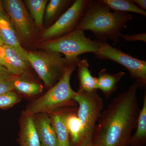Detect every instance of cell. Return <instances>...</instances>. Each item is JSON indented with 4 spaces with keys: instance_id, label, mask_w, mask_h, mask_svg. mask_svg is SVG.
<instances>
[{
    "instance_id": "6da1fadb",
    "label": "cell",
    "mask_w": 146,
    "mask_h": 146,
    "mask_svg": "<svg viewBox=\"0 0 146 146\" xmlns=\"http://www.w3.org/2000/svg\"><path fill=\"white\" fill-rule=\"evenodd\" d=\"M133 82L126 91L118 95L103 110L96 125L92 144L96 146H130L136 129L140 108Z\"/></svg>"
},
{
    "instance_id": "7a4b0ae2",
    "label": "cell",
    "mask_w": 146,
    "mask_h": 146,
    "mask_svg": "<svg viewBox=\"0 0 146 146\" xmlns=\"http://www.w3.org/2000/svg\"><path fill=\"white\" fill-rule=\"evenodd\" d=\"M133 19L130 13L111 11L102 0H90L77 29L92 32L99 42L110 40L115 44L119 42L122 30Z\"/></svg>"
},
{
    "instance_id": "3957f363",
    "label": "cell",
    "mask_w": 146,
    "mask_h": 146,
    "mask_svg": "<svg viewBox=\"0 0 146 146\" xmlns=\"http://www.w3.org/2000/svg\"><path fill=\"white\" fill-rule=\"evenodd\" d=\"M77 61L72 63L60 79L44 94L29 103L25 111L33 115L39 113L49 114L61 108L77 106L74 100L77 93L72 89L70 82Z\"/></svg>"
},
{
    "instance_id": "277c9868",
    "label": "cell",
    "mask_w": 146,
    "mask_h": 146,
    "mask_svg": "<svg viewBox=\"0 0 146 146\" xmlns=\"http://www.w3.org/2000/svg\"><path fill=\"white\" fill-rule=\"evenodd\" d=\"M100 42L86 37L83 31L76 29L62 37L45 42L40 44L44 51L63 54L66 60L77 61L78 56L83 54L95 53L99 49Z\"/></svg>"
},
{
    "instance_id": "5b68a950",
    "label": "cell",
    "mask_w": 146,
    "mask_h": 146,
    "mask_svg": "<svg viewBox=\"0 0 146 146\" xmlns=\"http://www.w3.org/2000/svg\"><path fill=\"white\" fill-rule=\"evenodd\" d=\"M27 58L48 89L60 79L67 68L74 62L66 60L60 53L48 51L28 52Z\"/></svg>"
},
{
    "instance_id": "8992f818",
    "label": "cell",
    "mask_w": 146,
    "mask_h": 146,
    "mask_svg": "<svg viewBox=\"0 0 146 146\" xmlns=\"http://www.w3.org/2000/svg\"><path fill=\"white\" fill-rule=\"evenodd\" d=\"M77 93L74 100L78 105V115L86 146L92 144L96 125L103 110V100L97 90L87 92L78 89Z\"/></svg>"
},
{
    "instance_id": "52a82bcc",
    "label": "cell",
    "mask_w": 146,
    "mask_h": 146,
    "mask_svg": "<svg viewBox=\"0 0 146 146\" xmlns=\"http://www.w3.org/2000/svg\"><path fill=\"white\" fill-rule=\"evenodd\" d=\"M96 58L101 60H109L120 64L129 72L131 77L135 79L139 88L146 85V61L138 59L106 42H100L99 48L94 53Z\"/></svg>"
},
{
    "instance_id": "ba28073f",
    "label": "cell",
    "mask_w": 146,
    "mask_h": 146,
    "mask_svg": "<svg viewBox=\"0 0 146 146\" xmlns=\"http://www.w3.org/2000/svg\"><path fill=\"white\" fill-rule=\"evenodd\" d=\"M90 0H76L70 7L41 36L42 40H51L62 37L77 29L89 5Z\"/></svg>"
},
{
    "instance_id": "9c48e42d",
    "label": "cell",
    "mask_w": 146,
    "mask_h": 146,
    "mask_svg": "<svg viewBox=\"0 0 146 146\" xmlns=\"http://www.w3.org/2000/svg\"><path fill=\"white\" fill-rule=\"evenodd\" d=\"M3 8L7 14L18 38L26 42L31 38L33 25L26 7L21 0L1 1Z\"/></svg>"
},
{
    "instance_id": "30bf717a",
    "label": "cell",
    "mask_w": 146,
    "mask_h": 146,
    "mask_svg": "<svg viewBox=\"0 0 146 146\" xmlns=\"http://www.w3.org/2000/svg\"><path fill=\"white\" fill-rule=\"evenodd\" d=\"M0 65L15 76L27 72L30 64L27 56L16 48L3 44L0 47Z\"/></svg>"
},
{
    "instance_id": "8fae6325",
    "label": "cell",
    "mask_w": 146,
    "mask_h": 146,
    "mask_svg": "<svg viewBox=\"0 0 146 146\" xmlns=\"http://www.w3.org/2000/svg\"><path fill=\"white\" fill-rule=\"evenodd\" d=\"M78 106L60 108L70 137V146H85L80 121L78 115Z\"/></svg>"
},
{
    "instance_id": "7c38bea8",
    "label": "cell",
    "mask_w": 146,
    "mask_h": 146,
    "mask_svg": "<svg viewBox=\"0 0 146 146\" xmlns=\"http://www.w3.org/2000/svg\"><path fill=\"white\" fill-rule=\"evenodd\" d=\"M20 131L17 141L19 146H42L33 115L24 110L19 121Z\"/></svg>"
},
{
    "instance_id": "4fadbf2b",
    "label": "cell",
    "mask_w": 146,
    "mask_h": 146,
    "mask_svg": "<svg viewBox=\"0 0 146 146\" xmlns=\"http://www.w3.org/2000/svg\"><path fill=\"white\" fill-rule=\"evenodd\" d=\"M35 127L42 146H58L57 137L49 114L33 115Z\"/></svg>"
},
{
    "instance_id": "5bb4252c",
    "label": "cell",
    "mask_w": 146,
    "mask_h": 146,
    "mask_svg": "<svg viewBox=\"0 0 146 146\" xmlns=\"http://www.w3.org/2000/svg\"><path fill=\"white\" fill-rule=\"evenodd\" d=\"M0 37L3 44L16 49L27 56L28 52L21 46L18 35L3 8L0 9Z\"/></svg>"
},
{
    "instance_id": "9a60e30c",
    "label": "cell",
    "mask_w": 146,
    "mask_h": 146,
    "mask_svg": "<svg viewBox=\"0 0 146 146\" xmlns=\"http://www.w3.org/2000/svg\"><path fill=\"white\" fill-rule=\"evenodd\" d=\"M27 74V72L20 76H14L13 91H16L20 96L30 98L41 94L44 88L41 84L29 77Z\"/></svg>"
},
{
    "instance_id": "2e32d148",
    "label": "cell",
    "mask_w": 146,
    "mask_h": 146,
    "mask_svg": "<svg viewBox=\"0 0 146 146\" xmlns=\"http://www.w3.org/2000/svg\"><path fill=\"white\" fill-rule=\"evenodd\" d=\"M125 74L124 72L110 74L106 69H102L97 78V90H101L106 98H109L118 89V83Z\"/></svg>"
},
{
    "instance_id": "e0dca14e",
    "label": "cell",
    "mask_w": 146,
    "mask_h": 146,
    "mask_svg": "<svg viewBox=\"0 0 146 146\" xmlns=\"http://www.w3.org/2000/svg\"><path fill=\"white\" fill-rule=\"evenodd\" d=\"M78 76L79 82V90L86 92H93L97 89V78L91 75L89 65L86 58L79 59L77 62Z\"/></svg>"
},
{
    "instance_id": "ac0fdd59",
    "label": "cell",
    "mask_w": 146,
    "mask_h": 146,
    "mask_svg": "<svg viewBox=\"0 0 146 146\" xmlns=\"http://www.w3.org/2000/svg\"><path fill=\"white\" fill-rule=\"evenodd\" d=\"M49 115L56 134L58 146H70L69 133L60 108Z\"/></svg>"
},
{
    "instance_id": "d6986e66",
    "label": "cell",
    "mask_w": 146,
    "mask_h": 146,
    "mask_svg": "<svg viewBox=\"0 0 146 146\" xmlns=\"http://www.w3.org/2000/svg\"><path fill=\"white\" fill-rule=\"evenodd\" d=\"M135 133L132 135L130 146H144L146 144V92L143 107L139 111Z\"/></svg>"
},
{
    "instance_id": "ffe728a7",
    "label": "cell",
    "mask_w": 146,
    "mask_h": 146,
    "mask_svg": "<svg viewBox=\"0 0 146 146\" xmlns=\"http://www.w3.org/2000/svg\"><path fill=\"white\" fill-rule=\"evenodd\" d=\"M75 1L51 0L46 6L45 19L49 22L60 18L74 2Z\"/></svg>"
},
{
    "instance_id": "44dd1931",
    "label": "cell",
    "mask_w": 146,
    "mask_h": 146,
    "mask_svg": "<svg viewBox=\"0 0 146 146\" xmlns=\"http://www.w3.org/2000/svg\"><path fill=\"white\" fill-rule=\"evenodd\" d=\"M113 11L128 13L133 12L146 16V11L139 8L131 0H102Z\"/></svg>"
},
{
    "instance_id": "7402d4cb",
    "label": "cell",
    "mask_w": 146,
    "mask_h": 146,
    "mask_svg": "<svg viewBox=\"0 0 146 146\" xmlns=\"http://www.w3.org/2000/svg\"><path fill=\"white\" fill-rule=\"evenodd\" d=\"M25 3L37 26L42 27L48 1L26 0Z\"/></svg>"
},
{
    "instance_id": "603a6c76",
    "label": "cell",
    "mask_w": 146,
    "mask_h": 146,
    "mask_svg": "<svg viewBox=\"0 0 146 146\" xmlns=\"http://www.w3.org/2000/svg\"><path fill=\"white\" fill-rule=\"evenodd\" d=\"M14 76L4 67L0 65V95L13 91V80Z\"/></svg>"
},
{
    "instance_id": "cb8c5ba5",
    "label": "cell",
    "mask_w": 146,
    "mask_h": 146,
    "mask_svg": "<svg viewBox=\"0 0 146 146\" xmlns=\"http://www.w3.org/2000/svg\"><path fill=\"white\" fill-rule=\"evenodd\" d=\"M21 97L14 91L0 95V109H7L21 101Z\"/></svg>"
},
{
    "instance_id": "d4e9b609",
    "label": "cell",
    "mask_w": 146,
    "mask_h": 146,
    "mask_svg": "<svg viewBox=\"0 0 146 146\" xmlns=\"http://www.w3.org/2000/svg\"><path fill=\"white\" fill-rule=\"evenodd\" d=\"M120 37H122L125 42L141 41L144 42H146V33L133 35L121 34Z\"/></svg>"
},
{
    "instance_id": "484cf974",
    "label": "cell",
    "mask_w": 146,
    "mask_h": 146,
    "mask_svg": "<svg viewBox=\"0 0 146 146\" xmlns=\"http://www.w3.org/2000/svg\"><path fill=\"white\" fill-rule=\"evenodd\" d=\"M131 1L139 8L145 11L146 10V0H131Z\"/></svg>"
},
{
    "instance_id": "4316f807",
    "label": "cell",
    "mask_w": 146,
    "mask_h": 146,
    "mask_svg": "<svg viewBox=\"0 0 146 146\" xmlns=\"http://www.w3.org/2000/svg\"><path fill=\"white\" fill-rule=\"evenodd\" d=\"M3 44V43L1 39V37H0V47Z\"/></svg>"
},
{
    "instance_id": "83f0119b",
    "label": "cell",
    "mask_w": 146,
    "mask_h": 146,
    "mask_svg": "<svg viewBox=\"0 0 146 146\" xmlns=\"http://www.w3.org/2000/svg\"><path fill=\"white\" fill-rule=\"evenodd\" d=\"M3 7L2 5V1H0V9H3Z\"/></svg>"
},
{
    "instance_id": "f1b7e54d",
    "label": "cell",
    "mask_w": 146,
    "mask_h": 146,
    "mask_svg": "<svg viewBox=\"0 0 146 146\" xmlns=\"http://www.w3.org/2000/svg\"><path fill=\"white\" fill-rule=\"evenodd\" d=\"M86 146H96L94 145H92V144H91V145H88Z\"/></svg>"
}]
</instances>
